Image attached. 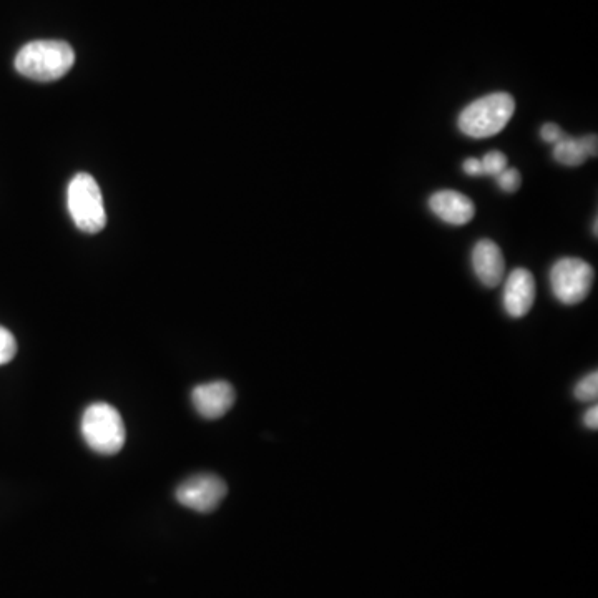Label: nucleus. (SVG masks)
<instances>
[{"label":"nucleus","mask_w":598,"mask_h":598,"mask_svg":"<svg viewBox=\"0 0 598 598\" xmlns=\"http://www.w3.org/2000/svg\"><path fill=\"white\" fill-rule=\"evenodd\" d=\"M594 276V268L587 261L562 258L550 270V288L560 303L574 306L589 296Z\"/></svg>","instance_id":"5"},{"label":"nucleus","mask_w":598,"mask_h":598,"mask_svg":"<svg viewBox=\"0 0 598 598\" xmlns=\"http://www.w3.org/2000/svg\"><path fill=\"white\" fill-rule=\"evenodd\" d=\"M236 393L233 386L226 381H213V383L200 384L193 389V407L205 419L215 421L230 412L235 406Z\"/></svg>","instance_id":"7"},{"label":"nucleus","mask_w":598,"mask_h":598,"mask_svg":"<svg viewBox=\"0 0 598 598\" xmlns=\"http://www.w3.org/2000/svg\"><path fill=\"white\" fill-rule=\"evenodd\" d=\"M80 431L87 446L103 456H113L122 451L127 439L120 412L107 402H95L85 409Z\"/></svg>","instance_id":"3"},{"label":"nucleus","mask_w":598,"mask_h":598,"mask_svg":"<svg viewBox=\"0 0 598 598\" xmlns=\"http://www.w3.org/2000/svg\"><path fill=\"white\" fill-rule=\"evenodd\" d=\"M15 354H17V341L14 334L0 326V366L10 363Z\"/></svg>","instance_id":"13"},{"label":"nucleus","mask_w":598,"mask_h":598,"mask_svg":"<svg viewBox=\"0 0 598 598\" xmlns=\"http://www.w3.org/2000/svg\"><path fill=\"white\" fill-rule=\"evenodd\" d=\"M575 398L582 402H595L598 398V374L597 371L587 374L580 379L575 386Z\"/></svg>","instance_id":"12"},{"label":"nucleus","mask_w":598,"mask_h":598,"mask_svg":"<svg viewBox=\"0 0 598 598\" xmlns=\"http://www.w3.org/2000/svg\"><path fill=\"white\" fill-rule=\"evenodd\" d=\"M69 211L72 220L79 230L89 235H95L105 228L107 215L103 206L102 192L89 173H79L70 182Z\"/></svg>","instance_id":"4"},{"label":"nucleus","mask_w":598,"mask_h":598,"mask_svg":"<svg viewBox=\"0 0 598 598\" xmlns=\"http://www.w3.org/2000/svg\"><path fill=\"white\" fill-rule=\"evenodd\" d=\"M228 487L221 477L215 474H197L180 484L177 489V500L183 507L195 510L200 514H210L218 509L221 500L225 499Z\"/></svg>","instance_id":"6"},{"label":"nucleus","mask_w":598,"mask_h":598,"mask_svg":"<svg viewBox=\"0 0 598 598\" xmlns=\"http://www.w3.org/2000/svg\"><path fill=\"white\" fill-rule=\"evenodd\" d=\"M482 168H484V175H492L497 177L499 173L504 172L507 168V157L502 152H489L486 157L481 160Z\"/></svg>","instance_id":"14"},{"label":"nucleus","mask_w":598,"mask_h":598,"mask_svg":"<svg viewBox=\"0 0 598 598\" xmlns=\"http://www.w3.org/2000/svg\"><path fill=\"white\" fill-rule=\"evenodd\" d=\"M589 153L585 150L582 138H572L565 135L560 142L555 143L554 158L565 167H579L587 160Z\"/></svg>","instance_id":"11"},{"label":"nucleus","mask_w":598,"mask_h":598,"mask_svg":"<svg viewBox=\"0 0 598 598\" xmlns=\"http://www.w3.org/2000/svg\"><path fill=\"white\" fill-rule=\"evenodd\" d=\"M472 268L482 285L496 288L504 280L505 260L499 245L492 240L477 241L472 250Z\"/></svg>","instance_id":"9"},{"label":"nucleus","mask_w":598,"mask_h":598,"mask_svg":"<svg viewBox=\"0 0 598 598\" xmlns=\"http://www.w3.org/2000/svg\"><path fill=\"white\" fill-rule=\"evenodd\" d=\"M74 64V49L62 40H35L24 45L15 57L17 72L37 82L62 79Z\"/></svg>","instance_id":"1"},{"label":"nucleus","mask_w":598,"mask_h":598,"mask_svg":"<svg viewBox=\"0 0 598 598\" xmlns=\"http://www.w3.org/2000/svg\"><path fill=\"white\" fill-rule=\"evenodd\" d=\"M464 172L467 175H472V177H482L484 168H482L481 160L479 158H467L464 162Z\"/></svg>","instance_id":"17"},{"label":"nucleus","mask_w":598,"mask_h":598,"mask_svg":"<svg viewBox=\"0 0 598 598\" xmlns=\"http://www.w3.org/2000/svg\"><path fill=\"white\" fill-rule=\"evenodd\" d=\"M585 426L592 429V431H597L598 429V407L592 406L590 407L589 411L585 412L584 416Z\"/></svg>","instance_id":"18"},{"label":"nucleus","mask_w":598,"mask_h":598,"mask_svg":"<svg viewBox=\"0 0 598 598\" xmlns=\"http://www.w3.org/2000/svg\"><path fill=\"white\" fill-rule=\"evenodd\" d=\"M585 150L589 153V157H597V135H587L582 137Z\"/></svg>","instance_id":"19"},{"label":"nucleus","mask_w":598,"mask_h":598,"mask_svg":"<svg viewBox=\"0 0 598 598\" xmlns=\"http://www.w3.org/2000/svg\"><path fill=\"white\" fill-rule=\"evenodd\" d=\"M429 208L442 221L454 226L467 225L476 216L474 201L454 190L434 193L429 198Z\"/></svg>","instance_id":"10"},{"label":"nucleus","mask_w":598,"mask_h":598,"mask_svg":"<svg viewBox=\"0 0 598 598\" xmlns=\"http://www.w3.org/2000/svg\"><path fill=\"white\" fill-rule=\"evenodd\" d=\"M540 137L542 140L547 143H557L565 137L564 132H562V128L559 125H555V123H545L542 130H540Z\"/></svg>","instance_id":"16"},{"label":"nucleus","mask_w":598,"mask_h":598,"mask_svg":"<svg viewBox=\"0 0 598 598\" xmlns=\"http://www.w3.org/2000/svg\"><path fill=\"white\" fill-rule=\"evenodd\" d=\"M496 178L499 187L507 193L517 192L522 183L519 170H515V168H505L504 172L499 173Z\"/></svg>","instance_id":"15"},{"label":"nucleus","mask_w":598,"mask_h":598,"mask_svg":"<svg viewBox=\"0 0 598 598\" xmlns=\"http://www.w3.org/2000/svg\"><path fill=\"white\" fill-rule=\"evenodd\" d=\"M535 303L534 275L525 268H517L505 281L504 308L512 318H524Z\"/></svg>","instance_id":"8"},{"label":"nucleus","mask_w":598,"mask_h":598,"mask_svg":"<svg viewBox=\"0 0 598 598\" xmlns=\"http://www.w3.org/2000/svg\"><path fill=\"white\" fill-rule=\"evenodd\" d=\"M514 112V97L507 92H496L469 103L459 115L457 125L467 137H494L507 127Z\"/></svg>","instance_id":"2"}]
</instances>
